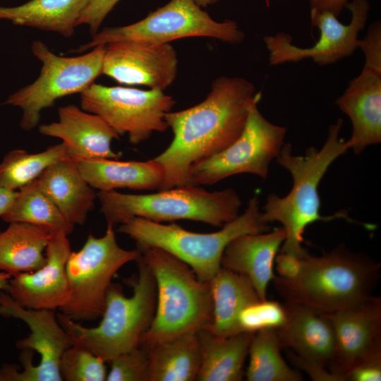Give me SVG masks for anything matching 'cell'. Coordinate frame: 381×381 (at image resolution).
Returning a JSON list of instances; mask_svg holds the SVG:
<instances>
[{"label": "cell", "instance_id": "6da1fadb", "mask_svg": "<svg viewBox=\"0 0 381 381\" xmlns=\"http://www.w3.org/2000/svg\"><path fill=\"white\" fill-rule=\"evenodd\" d=\"M261 93L241 77L220 76L200 103L165 116L173 139L169 146L152 159L162 168L159 190L190 185L188 172L195 163L215 155L241 134L250 106Z\"/></svg>", "mask_w": 381, "mask_h": 381}, {"label": "cell", "instance_id": "7a4b0ae2", "mask_svg": "<svg viewBox=\"0 0 381 381\" xmlns=\"http://www.w3.org/2000/svg\"><path fill=\"white\" fill-rule=\"evenodd\" d=\"M380 269V263L367 255L337 246L320 256L306 252L294 277L275 275L272 282L285 301L329 314L373 296Z\"/></svg>", "mask_w": 381, "mask_h": 381}, {"label": "cell", "instance_id": "3957f363", "mask_svg": "<svg viewBox=\"0 0 381 381\" xmlns=\"http://www.w3.org/2000/svg\"><path fill=\"white\" fill-rule=\"evenodd\" d=\"M343 120L338 119L328 128L325 143L320 149L308 148L304 155L293 154L289 143H284L276 159L289 171L293 179L290 192L284 197L272 193L261 210L262 219L282 224L286 238L280 253L301 258L307 251L303 247L306 227L318 221L346 218V213L322 217L320 214L319 184L329 166L350 149L348 140L339 137Z\"/></svg>", "mask_w": 381, "mask_h": 381}, {"label": "cell", "instance_id": "277c9868", "mask_svg": "<svg viewBox=\"0 0 381 381\" xmlns=\"http://www.w3.org/2000/svg\"><path fill=\"white\" fill-rule=\"evenodd\" d=\"M138 250L157 286L154 318L139 346L147 349L181 334L208 329L213 318L210 282L200 280L187 264L162 248Z\"/></svg>", "mask_w": 381, "mask_h": 381}, {"label": "cell", "instance_id": "5b68a950", "mask_svg": "<svg viewBox=\"0 0 381 381\" xmlns=\"http://www.w3.org/2000/svg\"><path fill=\"white\" fill-rule=\"evenodd\" d=\"M135 261L138 273L123 279L132 288V295L126 297L121 286L111 282L107 292L102 319L97 326L87 327L61 313L56 314L73 345L90 351L105 362L138 346L154 318L157 304L155 279L140 253Z\"/></svg>", "mask_w": 381, "mask_h": 381}, {"label": "cell", "instance_id": "8992f818", "mask_svg": "<svg viewBox=\"0 0 381 381\" xmlns=\"http://www.w3.org/2000/svg\"><path fill=\"white\" fill-rule=\"evenodd\" d=\"M261 212L258 197L254 195L241 214L215 232H193L174 223L166 225L140 217L121 224L118 231L133 239L137 249L162 248L187 264L200 280L210 282L221 268L224 251L231 241L269 229Z\"/></svg>", "mask_w": 381, "mask_h": 381}, {"label": "cell", "instance_id": "52a82bcc", "mask_svg": "<svg viewBox=\"0 0 381 381\" xmlns=\"http://www.w3.org/2000/svg\"><path fill=\"white\" fill-rule=\"evenodd\" d=\"M100 212L114 226L132 218L155 222L193 220L222 226L238 216L241 200L232 188L209 192L187 185L150 194L99 191Z\"/></svg>", "mask_w": 381, "mask_h": 381}, {"label": "cell", "instance_id": "ba28073f", "mask_svg": "<svg viewBox=\"0 0 381 381\" xmlns=\"http://www.w3.org/2000/svg\"><path fill=\"white\" fill-rule=\"evenodd\" d=\"M140 253L137 248L120 247L111 225L107 224L101 237L89 234L81 249L71 251L68 257L66 269L70 296L59 310L78 322L102 317L112 278L124 265L135 261Z\"/></svg>", "mask_w": 381, "mask_h": 381}, {"label": "cell", "instance_id": "9c48e42d", "mask_svg": "<svg viewBox=\"0 0 381 381\" xmlns=\"http://www.w3.org/2000/svg\"><path fill=\"white\" fill-rule=\"evenodd\" d=\"M187 37H211L236 44L243 42L245 35L236 21H216L193 0H171L135 23L104 28L75 52L119 41L164 44Z\"/></svg>", "mask_w": 381, "mask_h": 381}, {"label": "cell", "instance_id": "30bf717a", "mask_svg": "<svg viewBox=\"0 0 381 381\" xmlns=\"http://www.w3.org/2000/svg\"><path fill=\"white\" fill-rule=\"evenodd\" d=\"M31 50L42 63L38 78L11 94L4 103L21 109L20 126L25 131L35 128L41 111L53 107L57 99L80 94L94 83L102 74L105 45L73 57L56 55L40 40L32 42Z\"/></svg>", "mask_w": 381, "mask_h": 381}, {"label": "cell", "instance_id": "8fae6325", "mask_svg": "<svg viewBox=\"0 0 381 381\" xmlns=\"http://www.w3.org/2000/svg\"><path fill=\"white\" fill-rule=\"evenodd\" d=\"M258 103L250 106L244 128L234 142L191 166L190 185L211 186L240 174L267 178L270 162L279 154L287 129L265 119Z\"/></svg>", "mask_w": 381, "mask_h": 381}, {"label": "cell", "instance_id": "7c38bea8", "mask_svg": "<svg viewBox=\"0 0 381 381\" xmlns=\"http://www.w3.org/2000/svg\"><path fill=\"white\" fill-rule=\"evenodd\" d=\"M175 104L163 90H143L92 83L80 93L83 110L102 117L119 135H128L132 145L147 140L169 127L166 114Z\"/></svg>", "mask_w": 381, "mask_h": 381}, {"label": "cell", "instance_id": "4fadbf2b", "mask_svg": "<svg viewBox=\"0 0 381 381\" xmlns=\"http://www.w3.org/2000/svg\"><path fill=\"white\" fill-rule=\"evenodd\" d=\"M346 8L351 13L349 24H343L330 12L310 9L311 25L320 31L318 40L310 47L296 46L292 43V37L285 32L264 36L269 64L277 66L311 59L323 66L352 55L358 49L359 32L366 25L370 4L367 0H352Z\"/></svg>", "mask_w": 381, "mask_h": 381}, {"label": "cell", "instance_id": "5bb4252c", "mask_svg": "<svg viewBox=\"0 0 381 381\" xmlns=\"http://www.w3.org/2000/svg\"><path fill=\"white\" fill-rule=\"evenodd\" d=\"M0 315L23 321L28 337L18 340L23 350V370L17 371L15 381H61L59 361L72 341L58 321L54 310L30 309L16 302L8 294L0 293Z\"/></svg>", "mask_w": 381, "mask_h": 381}, {"label": "cell", "instance_id": "9a60e30c", "mask_svg": "<svg viewBox=\"0 0 381 381\" xmlns=\"http://www.w3.org/2000/svg\"><path fill=\"white\" fill-rule=\"evenodd\" d=\"M177 71L176 52L170 43L119 41L105 45L102 74L119 83L164 91Z\"/></svg>", "mask_w": 381, "mask_h": 381}, {"label": "cell", "instance_id": "2e32d148", "mask_svg": "<svg viewBox=\"0 0 381 381\" xmlns=\"http://www.w3.org/2000/svg\"><path fill=\"white\" fill-rule=\"evenodd\" d=\"M333 327L335 348L328 370L342 377L363 358L381 351V298L325 314Z\"/></svg>", "mask_w": 381, "mask_h": 381}, {"label": "cell", "instance_id": "e0dca14e", "mask_svg": "<svg viewBox=\"0 0 381 381\" xmlns=\"http://www.w3.org/2000/svg\"><path fill=\"white\" fill-rule=\"evenodd\" d=\"M68 235L51 234L45 249L46 263L39 270L12 276L7 292L20 306L30 309H59L70 296L66 263L71 253Z\"/></svg>", "mask_w": 381, "mask_h": 381}, {"label": "cell", "instance_id": "ac0fdd59", "mask_svg": "<svg viewBox=\"0 0 381 381\" xmlns=\"http://www.w3.org/2000/svg\"><path fill=\"white\" fill-rule=\"evenodd\" d=\"M58 115L57 121L40 125L39 131L61 139L69 157L75 161L121 157L111 149L112 141L120 135L102 117L74 104L59 107Z\"/></svg>", "mask_w": 381, "mask_h": 381}, {"label": "cell", "instance_id": "d6986e66", "mask_svg": "<svg viewBox=\"0 0 381 381\" xmlns=\"http://www.w3.org/2000/svg\"><path fill=\"white\" fill-rule=\"evenodd\" d=\"M335 103L351 122L348 141L355 154L381 142V72L363 67Z\"/></svg>", "mask_w": 381, "mask_h": 381}, {"label": "cell", "instance_id": "ffe728a7", "mask_svg": "<svg viewBox=\"0 0 381 381\" xmlns=\"http://www.w3.org/2000/svg\"><path fill=\"white\" fill-rule=\"evenodd\" d=\"M286 320L275 329L282 348L328 369L334 353L335 338L328 318L306 306L285 301Z\"/></svg>", "mask_w": 381, "mask_h": 381}, {"label": "cell", "instance_id": "44dd1931", "mask_svg": "<svg viewBox=\"0 0 381 381\" xmlns=\"http://www.w3.org/2000/svg\"><path fill=\"white\" fill-rule=\"evenodd\" d=\"M286 238L283 227L269 232L246 234L231 241L225 248L222 267L246 275L260 300L267 299L269 283L274 277V262Z\"/></svg>", "mask_w": 381, "mask_h": 381}, {"label": "cell", "instance_id": "7402d4cb", "mask_svg": "<svg viewBox=\"0 0 381 381\" xmlns=\"http://www.w3.org/2000/svg\"><path fill=\"white\" fill-rule=\"evenodd\" d=\"M43 192L73 226L83 225L95 207L97 193L82 176L76 162L64 158L37 179Z\"/></svg>", "mask_w": 381, "mask_h": 381}, {"label": "cell", "instance_id": "603a6c76", "mask_svg": "<svg viewBox=\"0 0 381 381\" xmlns=\"http://www.w3.org/2000/svg\"><path fill=\"white\" fill-rule=\"evenodd\" d=\"M75 162L86 181L99 191L118 188L159 189L164 180L162 167L152 159L146 162H122L112 159H80Z\"/></svg>", "mask_w": 381, "mask_h": 381}, {"label": "cell", "instance_id": "cb8c5ba5", "mask_svg": "<svg viewBox=\"0 0 381 381\" xmlns=\"http://www.w3.org/2000/svg\"><path fill=\"white\" fill-rule=\"evenodd\" d=\"M255 332L243 331L222 337L205 329L198 332L200 365L196 380L239 381Z\"/></svg>", "mask_w": 381, "mask_h": 381}, {"label": "cell", "instance_id": "d4e9b609", "mask_svg": "<svg viewBox=\"0 0 381 381\" xmlns=\"http://www.w3.org/2000/svg\"><path fill=\"white\" fill-rule=\"evenodd\" d=\"M210 282L213 318L208 329L222 337L243 332L238 321L241 313L260 300L250 280L244 274L221 267Z\"/></svg>", "mask_w": 381, "mask_h": 381}, {"label": "cell", "instance_id": "484cf974", "mask_svg": "<svg viewBox=\"0 0 381 381\" xmlns=\"http://www.w3.org/2000/svg\"><path fill=\"white\" fill-rule=\"evenodd\" d=\"M89 1L30 0L16 6H0V20L71 37Z\"/></svg>", "mask_w": 381, "mask_h": 381}, {"label": "cell", "instance_id": "4316f807", "mask_svg": "<svg viewBox=\"0 0 381 381\" xmlns=\"http://www.w3.org/2000/svg\"><path fill=\"white\" fill-rule=\"evenodd\" d=\"M0 232V271L11 276L31 272L46 263L51 232L25 222H11Z\"/></svg>", "mask_w": 381, "mask_h": 381}, {"label": "cell", "instance_id": "83f0119b", "mask_svg": "<svg viewBox=\"0 0 381 381\" xmlns=\"http://www.w3.org/2000/svg\"><path fill=\"white\" fill-rule=\"evenodd\" d=\"M149 381L196 380L200 365L198 332L187 333L150 346Z\"/></svg>", "mask_w": 381, "mask_h": 381}, {"label": "cell", "instance_id": "f1b7e54d", "mask_svg": "<svg viewBox=\"0 0 381 381\" xmlns=\"http://www.w3.org/2000/svg\"><path fill=\"white\" fill-rule=\"evenodd\" d=\"M1 218L8 223L39 226L51 233L63 231L68 236L74 228L43 192L37 179L19 189L12 205Z\"/></svg>", "mask_w": 381, "mask_h": 381}, {"label": "cell", "instance_id": "f546056e", "mask_svg": "<svg viewBox=\"0 0 381 381\" xmlns=\"http://www.w3.org/2000/svg\"><path fill=\"white\" fill-rule=\"evenodd\" d=\"M282 346L275 329L255 332L250 344L248 381H301L302 375L290 368L281 355Z\"/></svg>", "mask_w": 381, "mask_h": 381}, {"label": "cell", "instance_id": "4dcf8cb0", "mask_svg": "<svg viewBox=\"0 0 381 381\" xmlns=\"http://www.w3.org/2000/svg\"><path fill=\"white\" fill-rule=\"evenodd\" d=\"M68 157L67 147L62 142L37 153L11 150L0 163V187L19 190L37 179L49 166Z\"/></svg>", "mask_w": 381, "mask_h": 381}, {"label": "cell", "instance_id": "1f68e13d", "mask_svg": "<svg viewBox=\"0 0 381 381\" xmlns=\"http://www.w3.org/2000/svg\"><path fill=\"white\" fill-rule=\"evenodd\" d=\"M105 363L90 351L72 345L62 354L59 368L66 381H104L107 376Z\"/></svg>", "mask_w": 381, "mask_h": 381}, {"label": "cell", "instance_id": "d6a6232c", "mask_svg": "<svg viewBox=\"0 0 381 381\" xmlns=\"http://www.w3.org/2000/svg\"><path fill=\"white\" fill-rule=\"evenodd\" d=\"M286 320L283 303L259 300L244 308L238 318L241 331L256 332L266 329H277Z\"/></svg>", "mask_w": 381, "mask_h": 381}, {"label": "cell", "instance_id": "836d02e7", "mask_svg": "<svg viewBox=\"0 0 381 381\" xmlns=\"http://www.w3.org/2000/svg\"><path fill=\"white\" fill-rule=\"evenodd\" d=\"M107 381H149V361L145 349L137 346L113 358Z\"/></svg>", "mask_w": 381, "mask_h": 381}, {"label": "cell", "instance_id": "e575fe53", "mask_svg": "<svg viewBox=\"0 0 381 381\" xmlns=\"http://www.w3.org/2000/svg\"><path fill=\"white\" fill-rule=\"evenodd\" d=\"M364 54L365 68L381 72V21L371 23L365 36L359 39L358 49Z\"/></svg>", "mask_w": 381, "mask_h": 381}, {"label": "cell", "instance_id": "d590c367", "mask_svg": "<svg viewBox=\"0 0 381 381\" xmlns=\"http://www.w3.org/2000/svg\"><path fill=\"white\" fill-rule=\"evenodd\" d=\"M120 0H90L80 14L77 26L87 25L92 35L98 30L109 13Z\"/></svg>", "mask_w": 381, "mask_h": 381}, {"label": "cell", "instance_id": "8d00e7d4", "mask_svg": "<svg viewBox=\"0 0 381 381\" xmlns=\"http://www.w3.org/2000/svg\"><path fill=\"white\" fill-rule=\"evenodd\" d=\"M344 381L381 380V351L363 358L344 375Z\"/></svg>", "mask_w": 381, "mask_h": 381}, {"label": "cell", "instance_id": "74e56055", "mask_svg": "<svg viewBox=\"0 0 381 381\" xmlns=\"http://www.w3.org/2000/svg\"><path fill=\"white\" fill-rule=\"evenodd\" d=\"M287 355L290 361L299 369L304 371L314 381H344L342 377L331 373L327 368L316 363L303 359L289 350Z\"/></svg>", "mask_w": 381, "mask_h": 381}, {"label": "cell", "instance_id": "f35d334b", "mask_svg": "<svg viewBox=\"0 0 381 381\" xmlns=\"http://www.w3.org/2000/svg\"><path fill=\"white\" fill-rule=\"evenodd\" d=\"M276 262L279 276L284 278H291L298 272L300 258L280 253L276 257Z\"/></svg>", "mask_w": 381, "mask_h": 381}, {"label": "cell", "instance_id": "ab89813d", "mask_svg": "<svg viewBox=\"0 0 381 381\" xmlns=\"http://www.w3.org/2000/svg\"><path fill=\"white\" fill-rule=\"evenodd\" d=\"M352 0H309L310 9L325 11L339 17L342 10Z\"/></svg>", "mask_w": 381, "mask_h": 381}, {"label": "cell", "instance_id": "60d3db41", "mask_svg": "<svg viewBox=\"0 0 381 381\" xmlns=\"http://www.w3.org/2000/svg\"><path fill=\"white\" fill-rule=\"evenodd\" d=\"M18 191L0 187V217L8 210Z\"/></svg>", "mask_w": 381, "mask_h": 381}, {"label": "cell", "instance_id": "b9f144b4", "mask_svg": "<svg viewBox=\"0 0 381 381\" xmlns=\"http://www.w3.org/2000/svg\"><path fill=\"white\" fill-rule=\"evenodd\" d=\"M11 277V274L0 271V290L7 291Z\"/></svg>", "mask_w": 381, "mask_h": 381}, {"label": "cell", "instance_id": "7bdbcfd3", "mask_svg": "<svg viewBox=\"0 0 381 381\" xmlns=\"http://www.w3.org/2000/svg\"><path fill=\"white\" fill-rule=\"evenodd\" d=\"M194 3L200 8H205L209 5H212L219 0H193Z\"/></svg>", "mask_w": 381, "mask_h": 381}, {"label": "cell", "instance_id": "ee69618b", "mask_svg": "<svg viewBox=\"0 0 381 381\" xmlns=\"http://www.w3.org/2000/svg\"><path fill=\"white\" fill-rule=\"evenodd\" d=\"M0 381H8L7 372L6 367L0 370Z\"/></svg>", "mask_w": 381, "mask_h": 381}]
</instances>
